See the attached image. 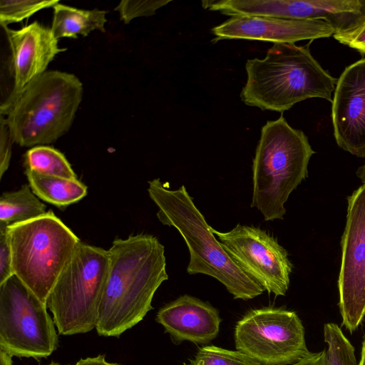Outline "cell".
<instances>
[{
  "mask_svg": "<svg viewBox=\"0 0 365 365\" xmlns=\"http://www.w3.org/2000/svg\"><path fill=\"white\" fill-rule=\"evenodd\" d=\"M109 267L96 329L118 337L153 309L154 294L168 279L164 246L148 234L116 238L108 250Z\"/></svg>",
  "mask_w": 365,
  "mask_h": 365,
  "instance_id": "6da1fadb",
  "label": "cell"
},
{
  "mask_svg": "<svg viewBox=\"0 0 365 365\" xmlns=\"http://www.w3.org/2000/svg\"><path fill=\"white\" fill-rule=\"evenodd\" d=\"M247 81L240 97L245 104L283 113L308 98L332 101L337 79L325 71L309 48L275 43L262 59H248Z\"/></svg>",
  "mask_w": 365,
  "mask_h": 365,
  "instance_id": "7a4b0ae2",
  "label": "cell"
},
{
  "mask_svg": "<svg viewBox=\"0 0 365 365\" xmlns=\"http://www.w3.org/2000/svg\"><path fill=\"white\" fill-rule=\"evenodd\" d=\"M148 192L158 207V220L175 228L187 246L188 274H203L215 278L234 299L248 300L263 293L264 289L224 250L184 185L170 190L155 178L148 181Z\"/></svg>",
  "mask_w": 365,
  "mask_h": 365,
  "instance_id": "3957f363",
  "label": "cell"
},
{
  "mask_svg": "<svg viewBox=\"0 0 365 365\" xmlns=\"http://www.w3.org/2000/svg\"><path fill=\"white\" fill-rule=\"evenodd\" d=\"M83 85L73 74L48 71L1 105L14 143L34 147L53 143L68 131L82 101Z\"/></svg>",
  "mask_w": 365,
  "mask_h": 365,
  "instance_id": "277c9868",
  "label": "cell"
},
{
  "mask_svg": "<svg viewBox=\"0 0 365 365\" xmlns=\"http://www.w3.org/2000/svg\"><path fill=\"white\" fill-rule=\"evenodd\" d=\"M314 153L304 132L291 127L283 115L263 125L252 163L250 207L265 221L283 220L284 204L307 177Z\"/></svg>",
  "mask_w": 365,
  "mask_h": 365,
  "instance_id": "5b68a950",
  "label": "cell"
},
{
  "mask_svg": "<svg viewBox=\"0 0 365 365\" xmlns=\"http://www.w3.org/2000/svg\"><path fill=\"white\" fill-rule=\"evenodd\" d=\"M14 274L46 304L79 238L53 212L9 226Z\"/></svg>",
  "mask_w": 365,
  "mask_h": 365,
  "instance_id": "8992f818",
  "label": "cell"
},
{
  "mask_svg": "<svg viewBox=\"0 0 365 365\" xmlns=\"http://www.w3.org/2000/svg\"><path fill=\"white\" fill-rule=\"evenodd\" d=\"M108 267V250L81 242L46 303L59 334L71 336L96 329Z\"/></svg>",
  "mask_w": 365,
  "mask_h": 365,
  "instance_id": "52a82bcc",
  "label": "cell"
},
{
  "mask_svg": "<svg viewBox=\"0 0 365 365\" xmlns=\"http://www.w3.org/2000/svg\"><path fill=\"white\" fill-rule=\"evenodd\" d=\"M47 308L15 275L0 284V350L36 359L51 355L58 338Z\"/></svg>",
  "mask_w": 365,
  "mask_h": 365,
  "instance_id": "ba28073f",
  "label": "cell"
},
{
  "mask_svg": "<svg viewBox=\"0 0 365 365\" xmlns=\"http://www.w3.org/2000/svg\"><path fill=\"white\" fill-rule=\"evenodd\" d=\"M297 313L282 308L251 309L236 324V350L260 365H292L310 353Z\"/></svg>",
  "mask_w": 365,
  "mask_h": 365,
  "instance_id": "9c48e42d",
  "label": "cell"
},
{
  "mask_svg": "<svg viewBox=\"0 0 365 365\" xmlns=\"http://www.w3.org/2000/svg\"><path fill=\"white\" fill-rule=\"evenodd\" d=\"M210 227L230 257L264 291L276 297L286 294L292 264L287 250L273 236L240 224L225 232Z\"/></svg>",
  "mask_w": 365,
  "mask_h": 365,
  "instance_id": "30bf717a",
  "label": "cell"
},
{
  "mask_svg": "<svg viewBox=\"0 0 365 365\" xmlns=\"http://www.w3.org/2000/svg\"><path fill=\"white\" fill-rule=\"evenodd\" d=\"M347 200L338 287L341 325L351 334L365 317V184Z\"/></svg>",
  "mask_w": 365,
  "mask_h": 365,
  "instance_id": "8fae6325",
  "label": "cell"
},
{
  "mask_svg": "<svg viewBox=\"0 0 365 365\" xmlns=\"http://www.w3.org/2000/svg\"><path fill=\"white\" fill-rule=\"evenodd\" d=\"M331 103L337 145L353 155L365 158V58L341 73Z\"/></svg>",
  "mask_w": 365,
  "mask_h": 365,
  "instance_id": "7c38bea8",
  "label": "cell"
},
{
  "mask_svg": "<svg viewBox=\"0 0 365 365\" xmlns=\"http://www.w3.org/2000/svg\"><path fill=\"white\" fill-rule=\"evenodd\" d=\"M215 40L245 39L294 43L334 34L323 20H295L257 16H232L212 29Z\"/></svg>",
  "mask_w": 365,
  "mask_h": 365,
  "instance_id": "4fadbf2b",
  "label": "cell"
},
{
  "mask_svg": "<svg viewBox=\"0 0 365 365\" xmlns=\"http://www.w3.org/2000/svg\"><path fill=\"white\" fill-rule=\"evenodd\" d=\"M4 29L11 53L9 69L14 78L11 95H14L46 72L54 57L66 48H60L51 29L38 21L18 30Z\"/></svg>",
  "mask_w": 365,
  "mask_h": 365,
  "instance_id": "5bb4252c",
  "label": "cell"
},
{
  "mask_svg": "<svg viewBox=\"0 0 365 365\" xmlns=\"http://www.w3.org/2000/svg\"><path fill=\"white\" fill-rule=\"evenodd\" d=\"M155 320L173 341H189L205 344L218 334L221 319L219 312L207 302L187 294L161 307Z\"/></svg>",
  "mask_w": 365,
  "mask_h": 365,
  "instance_id": "9a60e30c",
  "label": "cell"
},
{
  "mask_svg": "<svg viewBox=\"0 0 365 365\" xmlns=\"http://www.w3.org/2000/svg\"><path fill=\"white\" fill-rule=\"evenodd\" d=\"M263 12L269 17L323 20L332 27L334 35L343 34L365 20V0H268Z\"/></svg>",
  "mask_w": 365,
  "mask_h": 365,
  "instance_id": "2e32d148",
  "label": "cell"
},
{
  "mask_svg": "<svg viewBox=\"0 0 365 365\" xmlns=\"http://www.w3.org/2000/svg\"><path fill=\"white\" fill-rule=\"evenodd\" d=\"M53 8L51 29L58 40L63 37L76 38L78 35L86 36L94 30L105 31L106 11L79 9L59 2Z\"/></svg>",
  "mask_w": 365,
  "mask_h": 365,
  "instance_id": "e0dca14e",
  "label": "cell"
},
{
  "mask_svg": "<svg viewBox=\"0 0 365 365\" xmlns=\"http://www.w3.org/2000/svg\"><path fill=\"white\" fill-rule=\"evenodd\" d=\"M33 192L42 200L58 207H66L87 195V187L79 180L41 175L25 170Z\"/></svg>",
  "mask_w": 365,
  "mask_h": 365,
  "instance_id": "ac0fdd59",
  "label": "cell"
},
{
  "mask_svg": "<svg viewBox=\"0 0 365 365\" xmlns=\"http://www.w3.org/2000/svg\"><path fill=\"white\" fill-rule=\"evenodd\" d=\"M46 205L24 184L14 191L5 192L0 197V224L7 226L25 222L45 215Z\"/></svg>",
  "mask_w": 365,
  "mask_h": 365,
  "instance_id": "d6986e66",
  "label": "cell"
},
{
  "mask_svg": "<svg viewBox=\"0 0 365 365\" xmlns=\"http://www.w3.org/2000/svg\"><path fill=\"white\" fill-rule=\"evenodd\" d=\"M24 166L41 175L77 179L76 174L64 155L47 145H38L28 150L24 155Z\"/></svg>",
  "mask_w": 365,
  "mask_h": 365,
  "instance_id": "ffe728a7",
  "label": "cell"
},
{
  "mask_svg": "<svg viewBox=\"0 0 365 365\" xmlns=\"http://www.w3.org/2000/svg\"><path fill=\"white\" fill-rule=\"evenodd\" d=\"M324 339L327 346V365H359L354 346L337 324H324Z\"/></svg>",
  "mask_w": 365,
  "mask_h": 365,
  "instance_id": "44dd1931",
  "label": "cell"
},
{
  "mask_svg": "<svg viewBox=\"0 0 365 365\" xmlns=\"http://www.w3.org/2000/svg\"><path fill=\"white\" fill-rule=\"evenodd\" d=\"M189 365H260L256 360L237 350L214 345L200 348Z\"/></svg>",
  "mask_w": 365,
  "mask_h": 365,
  "instance_id": "7402d4cb",
  "label": "cell"
},
{
  "mask_svg": "<svg viewBox=\"0 0 365 365\" xmlns=\"http://www.w3.org/2000/svg\"><path fill=\"white\" fill-rule=\"evenodd\" d=\"M59 1L1 0L0 24L3 28L10 24L20 22L37 11L53 7Z\"/></svg>",
  "mask_w": 365,
  "mask_h": 365,
  "instance_id": "603a6c76",
  "label": "cell"
},
{
  "mask_svg": "<svg viewBox=\"0 0 365 365\" xmlns=\"http://www.w3.org/2000/svg\"><path fill=\"white\" fill-rule=\"evenodd\" d=\"M170 2V1L163 0H124L119 3L115 10L118 11L120 19L127 24L135 18L153 16L158 9Z\"/></svg>",
  "mask_w": 365,
  "mask_h": 365,
  "instance_id": "cb8c5ba5",
  "label": "cell"
},
{
  "mask_svg": "<svg viewBox=\"0 0 365 365\" xmlns=\"http://www.w3.org/2000/svg\"><path fill=\"white\" fill-rule=\"evenodd\" d=\"M14 274L9 226L0 224V284Z\"/></svg>",
  "mask_w": 365,
  "mask_h": 365,
  "instance_id": "d4e9b609",
  "label": "cell"
},
{
  "mask_svg": "<svg viewBox=\"0 0 365 365\" xmlns=\"http://www.w3.org/2000/svg\"><path fill=\"white\" fill-rule=\"evenodd\" d=\"M14 143L9 128L1 117L0 135V178L8 170L11 158V147Z\"/></svg>",
  "mask_w": 365,
  "mask_h": 365,
  "instance_id": "484cf974",
  "label": "cell"
},
{
  "mask_svg": "<svg viewBox=\"0 0 365 365\" xmlns=\"http://www.w3.org/2000/svg\"><path fill=\"white\" fill-rule=\"evenodd\" d=\"M339 43L348 46L365 55V20L354 30L333 36Z\"/></svg>",
  "mask_w": 365,
  "mask_h": 365,
  "instance_id": "4316f807",
  "label": "cell"
},
{
  "mask_svg": "<svg viewBox=\"0 0 365 365\" xmlns=\"http://www.w3.org/2000/svg\"><path fill=\"white\" fill-rule=\"evenodd\" d=\"M292 365H327V351L310 352L306 356Z\"/></svg>",
  "mask_w": 365,
  "mask_h": 365,
  "instance_id": "83f0119b",
  "label": "cell"
},
{
  "mask_svg": "<svg viewBox=\"0 0 365 365\" xmlns=\"http://www.w3.org/2000/svg\"><path fill=\"white\" fill-rule=\"evenodd\" d=\"M75 365H119L118 363H109L106 360L105 354H99L95 357L80 359Z\"/></svg>",
  "mask_w": 365,
  "mask_h": 365,
  "instance_id": "f1b7e54d",
  "label": "cell"
},
{
  "mask_svg": "<svg viewBox=\"0 0 365 365\" xmlns=\"http://www.w3.org/2000/svg\"><path fill=\"white\" fill-rule=\"evenodd\" d=\"M12 356L0 350V365H12Z\"/></svg>",
  "mask_w": 365,
  "mask_h": 365,
  "instance_id": "f546056e",
  "label": "cell"
},
{
  "mask_svg": "<svg viewBox=\"0 0 365 365\" xmlns=\"http://www.w3.org/2000/svg\"><path fill=\"white\" fill-rule=\"evenodd\" d=\"M356 175L363 184H365V164L359 167L356 171Z\"/></svg>",
  "mask_w": 365,
  "mask_h": 365,
  "instance_id": "4dcf8cb0",
  "label": "cell"
},
{
  "mask_svg": "<svg viewBox=\"0 0 365 365\" xmlns=\"http://www.w3.org/2000/svg\"><path fill=\"white\" fill-rule=\"evenodd\" d=\"M359 365H365V338L362 341L361 359Z\"/></svg>",
  "mask_w": 365,
  "mask_h": 365,
  "instance_id": "1f68e13d",
  "label": "cell"
},
{
  "mask_svg": "<svg viewBox=\"0 0 365 365\" xmlns=\"http://www.w3.org/2000/svg\"><path fill=\"white\" fill-rule=\"evenodd\" d=\"M47 365H64V364H59V363H57V362L52 361V362H51L50 364H48ZM65 365H69V364H65Z\"/></svg>",
  "mask_w": 365,
  "mask_h": 365,
  "instance_id": "d6a6232c",
  "label": "cell"
}]
</instances>
